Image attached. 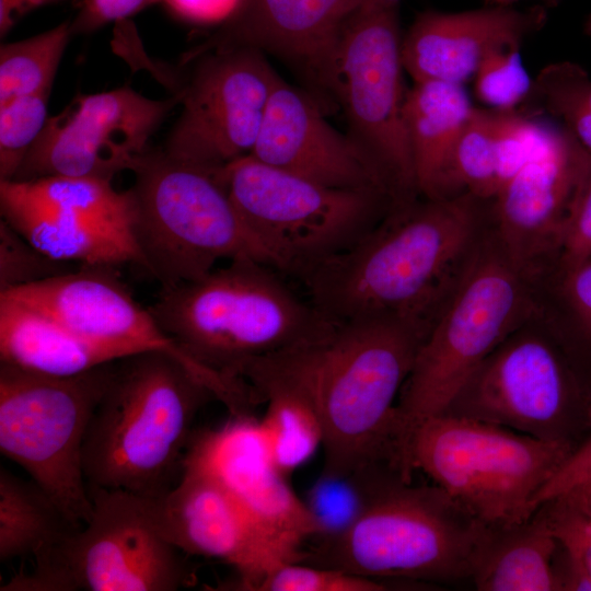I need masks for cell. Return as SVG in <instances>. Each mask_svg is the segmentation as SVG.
<instances>
[{
    "mask_svg": "<svg viewBox=\"0 0 591 591\" xmlns=\"http://www.w3.org/2000/svg\"><path fill=\"white\" fill-rule=\"evenodd\" d=\"M489 206L467 193L419 197L298 277L335 322L393 316L428 331L489 229Z\"/></svg>",
    "mask_w": 591,
    "mask_h": 591,
    "instance_id": "obj_1",
    "label": "cell"
},
{
    "mask_svg": "<svg viewBox=\"0 0 591 591\" xmlns=\"http://www.w3.org/2000/svg\"><path fill=\"white\" fill-rule=\"evenodd\" d=\"M427 332L393 316L355 317L243 370L280 376L313 402L325 432L322 473L344 474L393 459L412 463V433L397 402Z\"/></svg>",
    "mask_w": 591,
    "mask_h": 591,
    "instance_id": "obj_2",
    "label": "cell"
},
{
    "mask_svg": "<svg viewBox=\"0 0 591 591\" xmlns=\"http://www.w3.org/2000/svg\"><path fill=\"white\" fill-rule=\"evenodd\" d=\"M212 399V391L165 352L117 360L83 443L86 484L163 496L182 474L198 412Z\"/></svg>",
    "mask_w": 591,
    "mask_h": 591,
    "instance_id": "obj_3",
    "label": "cell"
},
{
    "mask_svg": "<svg viewBox=\"0 0 591 591\" xmlns=\"http://www.w3.org/2000/svg\"><path fill=\"white\" fill-rule=\"evenodd\" d=\"M275 269L233 259L199 279L162 287L149 310L189 357L242 381L247 363L315 340L336 323L298 297Z\"/></svg>",
    "mask_w": 591,
    "mask_h": 591,
    "instance_id": "obj_4",
    "label": "cell"
},
{
    "mask_svg": "<svg viewBox=\"0 0 591 591\" xmlns=\"http://www.w3.org/2000/svg\"><path fill=\"white\" fill-rule=\"evenodd\" d=\"M488 526L434 485L403 483L301 561L389 581L471 580Z\"/></svg>",
    "mask_w": 591,
    "mask_h": 591,
    "instance_id": "obj_5",
    "label": "cell"
},
{
    "mask_svg": "<svg viewBox=\"0 0 591 591\" xmlns=\"http://www.w3.org/2000/svg\"><path fill=\"white\" fill-rule=\"evenodd\" d=\"M534 282L488 229L431 323L399 394L397 412L412 433L443 414L484 360L540 311Z\"/></svg>",
    "mask_w": 591,
    "mask_h": 591,
    "instance_id": "obj_6",
    "label": "cell"
},
{
    "mask_svg": "<svg viewBox=\"0 0 591 591\" xmlns=\"http://www.w3.org/2000/svg\"><path fill=\"white\" fill-rule=\"evenodd\" d=\"M132 173L131 236L141 267L162 287L199 279L223 258L276 268L213 173L163 149H149Z\"/></svg>",
    "mask_w": 591,
    "mask_h": 591,
    "instance_id": "obj_7",
    "label": "cell"
},
{
    "mask_svg": "<svg viewBox=\"0 0 591 591\" xmlns=\"http://www.w3.org/2000/svg\"><path fill=\"white\" fill-rule=\"evenodd\" d=\"M575 448L451 415L419 422L410 439L415 471L425 473L487 526L526 520L534 499Z\"/></svg>",
    "mask_w": 591,
    "mask_h": 591,
    "instance_id": "obj_8",
    "label": "cell"
},
{
    "mask_svg": "<svg viewBox=\"0 0 591 591\" xmlns=\"http://www.w3.org/2000/svg\"><path fill=\"white\" fill-rule=\"evenodd\" d=\"M213 174L276 268L296 276L352 246L393 208L382 192L328 187L252 154Z\"/></svg>",
    "mask_w": 591,
    "mask_h": 591,
    "instance_id": "obj_9",
    "label": "cell"
},
{
    "mask_svg": "<svg viewBox=\"0 0 591 591\" xmlns=\"http://www.w3.org/2000/svg\"><path fill=\"white\" fill-rule=\"evenodd\" d=\"M115 362L71 376L0 362V451L24 468L77 528L92 513L83 443Z\"/></svg>",
    "mask_w": 591,
    "mask_h": 591,
    "instance_id": "obj_10",
    "label": "cell"
},
{
    "mask_svg": "<svg viewBox=\"0 0 591 591\" xmlns=\"http://www.w3.org/2000/svg\"><path fill=\"white\" fill-rule=\"evenodd\" d=\"M86 523L35 558L46 591H174L194 579L185 555L162 533L152 498L88 485Z\"/></svg>",
    "mask_w": 591,
    "mask_h": 591,
    "instance_id": "obj_11",
    "label": "cell"
},
{
    "mask_svg": "<svg viewBox=\"0 0 591 591\" xmlns=\"http://www.w3.org/2000/svg\"><path fill=\"white\" fill-rule=\"evenodd\" d=\"M399 0H366L338 38L333 99L349 136L379 170L393 207L419 198L405 121Z\"/></svg>",
    "mask_w": 591,
    "mask_h": 591,
    "instance_id": "obj_12",
    "label": "cell"
},
{
    "mask_svg": "<svg viewBox=\"0 0 591 591\" xmlns=\"http://www.w3.org/2000/svg\"><path fill=\"white\" fill-rule=\"evenodd\" d=\"M540 315L531 316L484 360L443 414L577 447L578 394Z\"/></svg>",
    "mask_w": 591,
    "mask_h": 591,
    "instance_id": "obj_13",
    "label": "cell"
},
{
    "mask_svg": "<svg viewBox=\"0 0 591 591\" xmlns=\"http://www.w3.org/2000/svg\"><path fill=\"white\" fill-rule=\"evenodd\" d=\"M178 91L182 113L164 152L211 173L252 153L278 74L264 51L230 46L201 53Z\"/></svg>",
    "mask_w": 591,
    "mask_h": 591,
    "instance_id": "obj_14",
    "label": "cell"
},
{
    "mask_svg": "<svg viewBox=\"0 0 591 591\" xmlns=\"http://www.w3.org/2000/svg\"><path fill=\"white\" fill-rule=\"evenodd\" d=\"M181 94L154 100L128 85L91 94L78 93L57 115L49 116L10 181L50 176L104 181L134 171L149 150V140Z\"/></svg>",
    "mask_w": 591,
    "mask_h": 591,
    "instance_id": "obj_15",
    "label": "cell"
},
{
    "mask_svg": "<svg viewBox=\"0 0 591 591\" xmlns=\"http://www.w3.org/2000/svg\"><path fill=\"white\" fill-rule=\"evenodd\" d=\"M0 297L36 310L82 336L132 348L161 351L181 361L207 385L231 414L251 406L241 381L219 374L189 357L140 305L115 266H83L31 285L0 292Z\"/></svg>",
    "mask_w": 591,
    "mask_h": 591,
    "instance_id": "obj_16",
    "label": "cell"
},
{
    "mask_svg": "<svg viewBox=\"0 0 591 591\" xmlns=\"http://www.w3.org/2000/svg\"><path fill=\"white\" fill-rule=\"evenodd\" d=\"M591 173V152L566 128L490 201L489 228L511 262L533 281L558 260L571 216Z\"/></svg>",
    "mask_w": 591,
    "mask_h": 591,
    "instance_id": "obj_17",
    "label": "cell"
},
{
    "mask_svg": "<svg viewBox=\"0 0 591 591\" xmlns=\"http://www.w3.org/2000/svg\"><path fill=\"white\" fill-rule=\"evenodd\" d=\"M162 533L186 555L232 566L231 587L252 591L271 569L301 556L274 540L204 464L186 453L182 474L163 496L152 498Z\"/></svg>",
    "mask_w": 591,
    "mask_h": 591,
    "instance_id": "obj_18",
    "label": "cell"
},
{
    "mask_svg": "<svg viewBox=\"0 0 591 591\" xmlns=\"http://www.w3.org/2000/svg\"><path fill=\"white\" fill-rule=\"evenodd\" d=\"M187 453L204 464L274 540L303 557L317 526L276 465L253 414L194 433Z\"/></svg>",
    "mask_w": 591,
    "mask_h": 591,
    "instance_id": "obj_19",
    "label": "cell"
},
{
    "mask_svg": "<svg viewBox=\"0 0 591 591\" xmlns=\"http://www.w3.org/2000/svg\"><path fill=\"white\" fill-rule=\"evenodd\" d=\"M251 154L265 164L328 187L378 190L392 199L379 170L352 138L328 124L311 94L280 77L271 90Z\"/></svg>",
    "mask_w": 591,
    "mask_h": 591,
    "instance_id": "obj_20",
    "label": "cell"
},
{
    "mask_svg": "<svg viewBox=\"0 0 591 591\" xmlns=\"http://www.w3.org/2000/svg\"><path fill=\"white\" fill-rule=\"evenodd\" d=\"M544 7L517 10L509 5L419 13L403 36L402 58L414 82L464 85L493 53L518 48L543 28Z\"/></svg>",
    "mask_w": 591,
    "mask_h": 591,
    "instance_id": "obj_21",
    "label": "cell"
},
{
    "mask_svg": "<svg viewBox=\"0 0 591 591\" xmlns=\"http://www.w3.org/2000/svg\"><path fill=\"white\" fill-rule=\"evenodd\" d=\"M364 0H242L216 33L219 43L281 58L320 84L331 74L341 27Z\"/></svg>",
    "mask_w": 591,
    "mask_h": 591,
    "instance_id": "obj_22",
    "label": "cell"
},
{
    "mask_svg": "<svg viewBox=\"0 0 591 591\" xmlns=\"http://www.w3.org/2000/svg\"><path fill=\"white\" fill-rule=\"evenodd\" d=\"M0 210L14 230L56 260L83 266H141L128 229L46 208L22 193L13 181H0Z\"/></svg>",
    "mask_w": 591,
    "mask_h": 591,
    "instance_id": "obj_23",
    "label": "cell"
},
{
    "mask_svg": "<svg viewBox=\"0 0 591 591\" xmlns=\"http://www.w3.org/2000/svg\"><path fill=\"white\" fill-rule=\"evenodd\" d=\"M134 354L138 351L82 336L36 310L0 297V362L71 376Z\"/></svg>",
    "mask_w": 591,
    "mask_h": 591,
    "instance_id": "obj_24",
    "label": "cell"
},
{
    "mask_svg": "<svg viewBox=\"0 0 591 591\" xmlns=\"http://www.w3.org/2000/svg\"><path fill=\"white\" fill-rule=\"evenodd\" d=\"M474 109L461 84L419 81L407 92L405 121L420 197L454 196L452 153Z\"/></svg>",
    "mask_w": 591,
    "mask_h": 591,
    "instance_id": "obj_25",
    "label": "cell"
},
{
    "mask_svg": "<svg viewBox=\"0 0 591 591\" xmlns=\"http://www.w3.org/2000/svg\"><path fill=\"white\" fill-rule=\"evenodd\" d=\"M558 542L545 508L538 506L524 521L488 526L471 581L478 591H557Z\"/></svg>",
    "mask_w": 591,
    "mask_h": 591,
    "instance_id": "obj_26",
    "label": "cell"
},
{
    "mask_svg": "<svg viewBox=\"0 0 591 591\" xmlns=\"http://www.w3.org/2000/svg\"><path fill=\"white\" fill-rule=\"evenodd\" d=\"M240 378L258 403H266L258 422L276 465L289 477L323 448L321 416L306 394L280 376L248 367Z\"/></svg>",
    "mask_w": 591,
    "mask_h": 591,
    "instance_id": "obj_27",
    "label": "cell"
},
{
    "mask_svg": "<svg viewBox=\"0 0 591 591\" xmlns=\"http://www.w3.org/2000/svg\"><path fill=\"white\" fill-rule=\"evenodd\" d=\"M414 472L403 460H383L344 474L321 472L303 498L317 526L312 542L340 535L382 495L412 482Z\"/></svg>",
    "mask_w": 591,
    "mask_h": 591,
    "instance_id": "obj_28",
    "label": "cell"
},
{
    "mask_svg": "<svg viewBox=\"0 0 591 591\" xmlns=\"http://www.w3.org/2000/svg\"><path fill=\"white\" fill-rule=\"evenodd\" d=\"M71 524L35 483L0 470V560L36 556L61 541Z\"/></svg>",
    "mask_w": 591,
    "mask_h": 591,
    "instance_id": "obj_29",
    "label": "cell"
},
{
    "mask_svg": "<svg viewBox=\"0 0 591 591\" xmlns=\"http://www.w3.org/2000/svg\"><path fill=\"white\" fill-rule=\"evenodd\" d=\"M28 198L51 210L128 229L134 216L130 190H117L109 181L50 176L13 181Z\"/></svg>",
    "mask_w": 591,
    "mask_h": 591,
    "instance_id": "obj_30",
    "label": "cell"
},
{
    "mask_svg": "<svg viewBox=\"0 0 591 591\" xmlns=\"http://www.w3.org/2000/svg\"><path fill=\"white\" fill-rule=\"evenodd\" d=\"M71 33V21L35 36L0 46V105L14 99L49 94Z\"/></svg>",
    "mask_w": 591,
    "mask_h": 591,
    "instance_id": "obj_31",
    "label": "cell"
},
{
    "mask_svg": "<svg viewBox=\"0 0 591 591\" xmlns=\"http://www.w3.org/2000/svg\"><path fill=\"white\" fill-rule=\"evenodd\" d=\"M452 194L491 201L501 187L494 112L475 108L460 134L451 159Z\"/></svg>",
    "mask_w": 591,
    "mask_h": 591,
    "instance_id": "obj_32",
    "label": "cell"
},
{
    "mask_svg": "<svg viewBox=\"0 0 591 591\" xmlns=\"http://www.w3.org/2000/svg\"><path fill=\"white\" fill-rule=\"evenodd\" d=\"M528 101L560 119L591 152V77L581 66L571 61L546 66L533 80Z\"/></svg>",
    "mask_w": 591,
    "mask_h": 591,
    "instance_id": "obj_33",
    "label": "cell"
},
{
    "mask_svg": "<svg viewBox=\"0 0 591 591\" xmlns=\"http://www.w3.org/2000/svg\"><path fill=\"white\" fill-rule=\"evenodd\" d=\"M542 505L558 542L560 590H591V515L561 498Z\"/></svg>",
    "mask_w": 591,
    "mask_h": 591,
    "instance_id": "obj_34",
    "label": "cell"
},
{
    "mask_svg": "<svg viewBox=\"0 0 591 591\" xmlns=\"http://www.w3.org/2000/svg\"><path fill=\"white\" fill-rule=\"evenodd\" d=\"M49 94L14 99L0 105V181H10L48 119Z\"/></svg>",
    "mask_w": 591,
    "mask_h": 591,
    "instance_id": "obj_35",
    "label": "cell"
},
{
    "mask_svg": "<svg viewBox=\"0 0 591 591\" xmlns=\"http://www.w3.org/2000/svg\"><path fill=\"white\" fill-rule=\"evenodd\" d=\"M519 50L506 48L493 53L473 78L476 97L490 111H519L530 97L533 81Z\"/></svg>",
    "mask_w": 591,
    "mask_h": 591,
    "instance_id": "obj_36",
    "label": "cell"
},
{
    "mask_svg": "<svg viewBox=\"0 0 591 591\" xmlns=\"http://www.w3.org/2000/svg\"><path fill=\"white\" fill-rule=\"evenodd\" d=\"M392 587L389 581L333 567L287 561L267 572L252 591H384Z\"/></svg>",
    "mask_w": 591,
    "mask_h": 591,
    "instance_id": "obj_37",
    "label": "cell"
},
{
    "mask_svg": "<svg viewBox=\"0 0 591 591\" xmlns=\"http://www.w3.org/2000/svg\"><path fill=\"white\" fill-rule=\"evenodd\" d=\"M69 265L40 252L1 218L0 292L68 273Z\"/></svg>",
    "mask_w": 591,
    "mask_h": 591,
    "instance_id": "obj_38",
    "label": "cell"
},
{
    "mask_svg": "<svg viewBox=\"0 0 591 591\" xmlns=\"http://www.w3.org/2000/svg\"><path fill=\"white\" fill-rule=\"evenodd\" d=\"M591 258V173L575 206L557 264L565 271Z\"/></svg>",
    "mask_w": 591,
    "mask_h": 591,
    "instance_id": "obj_39",
    "label": "cell"
},
{
    "mask_svg": "<svg viewBox=\"0 0 591 591\" xmlns=\"http://www.w3.org/2000/svg\"><path fill=\"white\" fill-rule=\"evenodd\" d=\"M591 482V424L587 437L572 450L534 499V507Z\"/></svg>",
    "mask_w": 591,
    "mask_h": 591,
    "instance_id": "obj_40",
    "label": "cell"
},
{
    "mask_svg": "<svg viewBox=\"0 0 591 591\" xmlns=\"http://www.w3.org/2000/svg\"><path fill=\"white\" fill-rule=\"evenodd\" d=\"M160 0H82L77 16L71 21L72 35L95 32L108 23L128 20Z\"/></svg>",
    "mask_w": 591,
    "mask_h": 591,
    "instance_id": "obj_41",
    "label": "cell"
},
{
    "mask_svg": "<svg viewBox=\"0 0 591 591\" xmlns=\"http://www.w3.org/2000/svg\"><path fill=\"white\" fill-rule=\"evenodd\" d=\"M565 298L591 337V258L563 271Z\"/></svg>",
    "mask_w": 591,
    "mask_h": 591,
    "instance_id": "obj_42",
    "label": "cell"
},
{
    "mask_svg": "<svg viewBox=\"0 0 591 591\" xmlns=\"http://www.w3.org/2000/svg\"><path fill=\"white\" fill-rule=\"evenodd\" d=\"M242 0H160L179 19L196 24L224 23L239 9Z\"/></svg>",
    "mask_w": 591,
    "mask_h": 591,
    "instance_id": "obj_43",
    "label": "cell"
},
{
    "mask_svg": "<svg viewBox=\"0 0 591 591\" xmlns=\"http://www.w3.org/2000/svg\"><path fill=\"white\" fill-rule=\"evenodd\" d=\"M59 1L63 0H0V36L4 37L31 11Z\"/></svg>",
    "mask_w": 591,
    "mask_h": 591,
    "instance_id": "obj_44",
    "label": "cell"
},
{
    "mask_svg": "<svg viewBox=\"0 0 591 591\" xmlns=\"http://www.w3.org/2000/svg\"><path fill=\"white\" fill-rule=\"evenodd\" d=\"M486 1L493 2L496 5H509L510 3L519 1V0H486ZM540 1H543L544 3L548 5H554L559 2V0H540Z\"/></svg>",
    "mask_w": 591,
    "mask_h": 591,
    "instance_id": "obj_45",
    "label": "cell"
},
{
    "mask_svg": "<svg viewBox=\"0 0 591 591\" xmlns=\"http://www.w3.org/2000/svg\"><path fill=\"white\" fill-rule=\"evenodd\" d=\"M587 32L591 36V18L589 19V21L587 23Z\"/></svg>",
    "mask_w": 591,
    "mask_h": 591,
    "instance_id": "obj_46",
    "label": "cell"
},
{
    "mask_svg": "<svg viewBox=\"0 0 591 591\" xmlns=\"http://www.w3.org/2000/svg\"><path fill=\"white\" fill-rule=\"evenodd\" d=\"M579 510H580V509H579ZM581 511H583V512H586V513H588V514L591 515V510H581Z\"/></svg>",
    "mask_w": 591,
    "mask_h": 591,
    "instance_id": "obj_47",
    "label": "cell"
},
{
    "mask_svg": "<svg viewBox=\"0 0 591 591\" xmlns=\"http://www.w3.org/2000/svg\"><path fill=\"white\" fill-rule=\"evenodd\" d=\"M366 1V0H364Z\"/></svg>",
    "mask_w": 591,
    "mask_h": 591,
    "instance_id": "obj_48",
    "label": "cell"
}]
</instances>
